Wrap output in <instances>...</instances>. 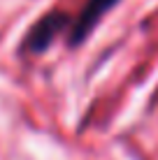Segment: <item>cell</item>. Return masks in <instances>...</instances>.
<instances>
[{
	"label": "cell",
	"mask_w": 158,
	"mask_h": 160,
	"mask_svg": "<svg viewBox=\"0 0 158 160\" xmlns=\"http://www.w3.org/2000/svg\"><path fill=\"white\" fill-rule=\"evenodd\" d=\"M72 23L70 14L65 12H49L42 19H37L33 23V28L28 30V35L23 37V44H21V53L26 56H35V53H42L51 47V42L58 37V32H63L68 26Z\"/></svg>",
	"instance_id": "1"
},
{
	"label": "cell",
	"mask_w": 158,
	"mask_h": 160,
	"mask_svg": "<svg viewBox=\"0 0 158 160\" xmlns=\"http://www.w3.org/2000/svg\"><path fill=\"white\" fill-rule=\"evenodd\" d=\"M116 2L119 0H89V2L84 5V9L79 12V16L70 23L72 26V30H70V35H68V44L70 47L84 44V40L95 30V26L102 21V16L110 12Z\"/></svg>",
	"instance_id": "2"
}]
</instances>
